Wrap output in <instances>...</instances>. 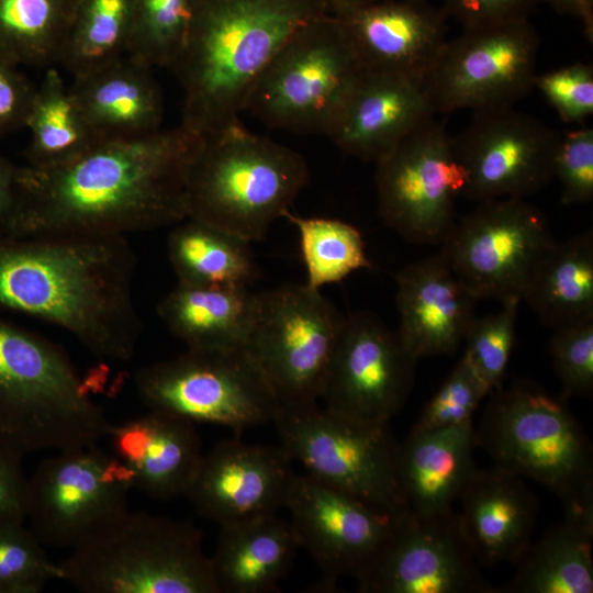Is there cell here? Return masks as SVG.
<instances>
[{
  "instance_id": "obj_1",
  "label": "cell",
  "mask_w": 593,
  "mask_h": 593,
  "mask_svg": "<svg viewBox=\"0 0 593 593\" xmlns=\"http://www.w3.org/2000/svg\"><path fill=\"white\" fill-rule=\"evenodd\" d=\"M202 137L181 124L102 142L64 165L21 167L12 237L55 233L124 235L188 217L187 187Z\"/></svg>"
},
{
  "instance_id": "obj_2",
  "label": "cell",
  "mask_w": 593,
  "mask_h": 593,
  "mask_svg": "<svg viewBox=\"0 0 593 593\" xmlns=\"http://www.w3.org/2000/svg\"><path fill=\"white\" fill-rule=\"evenodd\" d=\"M136 262L124 235L0 237V309L64 329L100 359L127 362L143 331Z\"/></svg>"
},
{
  "instance_id": "obj_3",
  "label": "cell",
  "mask_w": 593,
  "mask_h": 593,
  "mask_svg": "<svg viewBox=\"0 0 593 593\" xmlns=\"http://www.w3.org/2000/svg\"><path fill=\"white\" fill-rule=\"evenodd\" d=\"M327 12L326 0H201L172 69L183 89L180 124L202 137L239 122L280 47Z\"/></svg>"
},
{
  "instance_id": "obj_4",
  "label": "cell",
  "mask_w": 593,
  "mask_h": 593,
  "mask_svg": "<svg viewBox=\"0 0 593 593\" xmlns=\"http://www.w3.org/2000/svg\"><path fill=\"white\" fill-rule=\"evenodd\" d=\"M111 423L56 344L0 318V447L20 458L97 445Z\"/></svg>"
},
{
  "instance_id": "obj_5",
  "label": "cell",
  "mask_w": 593,
  "mask_h": 593,
  "mask_svg": "<svg viewBox=\"0 0 593 593\" xmlns=\"http://www.w3.org/2000/svg\"><path fill=\"white\" fill-rule=\"evenodd\" d=\"M489 395L474 428L494 466L546 486L564 513L593 517V449L569 399L528 381Z\"/></svg>"
},
{
  "instance_id": "obj_6",
  "label": "cell",
  "mask_w": 593,
  "mask_h": 593,
  "mask_svg": "<svg viewBox=\"0 0 593 593\" xmlns=\"http://www.w3.org/2000/svg\"><path fill=\"white\" fill-rule=\"evenodd\" d=\"M307 180L300 154L236 122L202 136L188 179V217L260 240Z\"/></svg>"
},
{
  "instance_id": "obj_7",
  "label": "cell",
  "mask_w": 593,
  "mask_h": 593,
  "mask_svg": "<svg viewBox=\"0 0 593 593\" xmlns=\"http://www.w3.org/2000/svg\"><path fill=\"white\" fill-rule=\"evenodd\" d=\"M58 564L83 593H219L202 532L144 512H123Z\"/></svg>"
},
{
  "instance_id": "obj_8",
  "label": "cell",
  "mask_w": 593,
  "mask_h": 593,
  "mask_svg": "<svg viewBox=\"0 0 593 593\" xmlns=\"http://www.w3.org/2000/svg\"><path fill=\"white\" fill-rule=\"evenodd\" d=\"M329 13L301 25L256 81L246 110L271 128L327 135L365 70Z\"/></svg>"
},
{
  "instance_id": "obj_9",
  "label": "cell",
  "mask_w": 593,
  "mask_h": 593,
  "mask_svg": "<svg viewBox=\"0 0 593 593\" xmlns=\"http://www.w3.org/2000/svg\"><path fill=\"white\" fill-rule=\"evenodd\" d=\"M133 381L147 410L234 433L272 424L281 407L246 347L188 348L175 358L143 367Z\"/></svg>"
},
{
  "instance_id": "obj_10",
  "label": "cell",
  "mask_w": 593,
  "mask_h": 593,
  "mask_svg": "<svg viewBox=\"0 0 593 593\" xmlns=\"http://www.w3.org/2000/svg\"><path fill=\"white\" fill-rule=\"evenodd\" d=\"M272 424L304 473L390 515L407 513L396 480L399 443L389 424L362 423L318 404L281 406Z\"/></svg>"
},
{
  "instance_id": "obj_11",
  "label": "cell",
  "mask_w": 593,
  "mask_h": 593,
  "mask_svg": "<svg viewBox=\"0 0 593 593\" xmlns=\"http://www.w3.org/2000/svg\"><path fill=\"white\" fill-rule=\"evenodd\" d=\"M343 316L305 283L257 294L246 349L281 406L317 404Z\"/></svg>"
},
{
  "instance_id": "obj_12",
  "label": "cell",
  "mask_w": 593,
  "mask_h": 593,
  "mask_svg": "<svg viewBox=\"0 0 593 593\" xmlns=\"http://www.w3.org/2000/svg\"><path fill=\"white\" fill-rule=\"evenodd\" d=\"M555 243L546 215L524 198H500L456 221L440 253L479 299L521 300L540 258Z\"/></svg>"
},
{
  "instance_id": "obj_13",
  "label": "cell",
  "mask_w": 593,
  "mask_h": 593,
  "mask_svg": "<svg viewBox=\"0 0 593 593\" xmlns=\"http://www.w3.org/2000/svg\"><path fill=\"white\" fill-rule=\"evenodd\" d=\"M377 164L379 214L412 244H441L456 222L466 174L445 125L428 120Z\"/></svg>"
},
{
  "instance_id": "obj_14",
  "label": "cell",
  "mask_w": 593,
  "mask_h": 593,
  "mask_svg": "<svg viewBox=\"0 0 593 593\" xmlns=\"http://www.w3.org/2000/svg\"><path fill=\"white\" fill-rule=\"evenodd\" d=\"M538 48L529 20L462 29L424 78L435 112L514 107L534 88Z\"/></svg>"
},
{
  "instance_id": "obj_15",
  "label": "cell",
  "mask_w": 593,
  "mask_h": 593,
  "mask_svg": "<svg viewBox=\"0 0 593 593\" xmlns=\"http://www.w3.org/2000/svg\"><path fill=\"white\" fill-rule=\"evenodd\" d=\"M128 471L98 444L56 451L29 479L26 519L45 547L71 549L128 510Z\"/></svg>"
},
{
  "instance_id": "obj_16",
  "label": "cell",
  "mask_w": 593,
  "mask_h": 593,
  "mask_svg": "<svg viewBox=\"0 0 593 593\" xmlns=\"http://www.w3.org/2000/svg\"><path fill=\"white\" fill-rule=\"evenodd\" d=\"M416 362L398 332L374 314L344 315L320 400L336 414L389 424L410 395Z\"/></svg>"
},
{
  "instance_id": "obj_17",
  "label": "cell",
  "mask_w": 593,
  "mask_h": 593,
  "mask_svg": "<svg viewBox=\"0 0 593 593\" xmlns=\"http://www.w3.org/2000/svg\"><path fill=\"white\" fill-rule=\"evenodd\" d=\"M560 135L514 107L474 111L452 137L455 155L466 174L462 198L482 202L524 198L553 179Z\"/></svg>"
},
{
  "instance_id": "obj_18",
  "label": "cell",
  "mask_w": 593,
  "mask_h": 593,
  "mask_svg": "<svg viewBox=\"0 0 593 593\" xmlns=\"http://www.w3.org/2000/svg\"><path fill=\"white\" fill-rule=\"evenodd\" d=\"M362 593H495L479 570L454 510L401 515L357 579Z\"/></svg>"
},
{
  "instance_id": "obj_19",
  "label": "cell",
  "mask_w": 593,
  "mask_h": 593,
  "mask_svg": "<svg viewBox=\"0 0 593 593\" xmlns=\"http://www.w3.org/2000/svg\"><path fill=\"white\" fill-rule=\"evenodd\" d=\"M284 508L300 548L309 552L328 584L362 574L401 516L306 473H295Z\"/></svg>"
},
{
  "instance_id": "obj_20",
  "label": "cell",
  "mask_w": 593,
  "mask_h": 593,
  "mask_svg": "<svg viewBox=\"0 0 593 593\" xmlns=\"http://www.w3.org/2000/svg\"><path fill=\"white\" fill-rule=\"evenodd\" d=\"M279 446L223 440L203 454L184 494L197 513L220 526L284 508L294 479Z\"/></svg>"
},
{
  "instance_id": "obj_21",
  "label": "cell",
  "mask_w": 593,
  "mask_h": 593,
  "mask_svg": "<svg viewBox=\"0 0 593 593\" xmlns=\"http://www.w3.org/2000/svg\"><path fill=\"white\" fill-rule=\"evenodd\" d=\"M366 68L425 78L447 41L448 16L428 0H326Z\"/></svg>"
},
{
  "instance_id": "obj_22",
  "label": "cell",
  "mask_w": 593,
  "mask_h": 593,
  "mask_svg": "<svg viewBox=\"0 0 593 593\" xmlns=\"http://www.w3.org/2000/svg\"><path fill=\"white\" fill-rule=\"evenodd\" d=\"M435 113L423 77L365 68L326 136L376 163Z\"/></svg>"
},
{
  "instance_id": "obj_23",
  "label": "cell",
  "mask_w": 593,
  "mask_h": 593,
  "mask_svg": "<svg viewBox=\"0 0 593 593\" xmlns=\"http://www.w3.org/2000/svg\"><path fill=\"white\" fill-rule=\"evenodd\" d=\"M398 334L415 358L454 354L463 343L478 301L439 254L396 275Z\"/></svg>"
},
{
  "instance_id": "obj_24",
  "label": "cell",
  "mask_w": 593,
  "mask_h": 593,
  "mask_svg": "<svg viewBox=\"0 0 593 593\" xmlns=\"http://www.w3.org/2000/svg\"><path fill=\"white\" fill-rule=\"evenodd\" d=\"M105 438L133 488L160 501L184 496L203 456L193 423L153 410L111 423Z\"/></svg>"
},
{
  "instance_id": "obj_25",
  "label": "cell",
  "mask_w": 593,
  "mask_h": 593,
  "mask_svg": "<svg viewBox=\"0 0 593 593\" xmlns=\"http://www.w3.org/2000/svg\"><path fill=\"white\" fill-rule=\"evenodd\" d=\"M458 500L460 528L479 564H514L532 541L539 511L523 478L477 467Z\"/></svg>"
},
{
  "instance_id": "obj_26",
  "label": "cell",
  "mask_w": 593,
  "mask_h": 593,
  "mask_svg": "<svg viewBox=\"0 0 593 593\" xmlns=\"http://www.w3.org/2000/svg\"><path fill=\"white\" fill-rule=\"evenodd\" d=\"M475 447L473 424L412 429L399 444L395 461L398 485L407 512L434 515L452 510L477 468Z\"/></svg>"
},
{
  "instance_id": "obj_27",
  "label": "cell",
  "mask_w": 593,
  "mask_h": 593,
  "mask_svg": "<svg viewBox=\"0 0 593 593\" xmlns=\"http://www.w3.org/2000/svg\"><path fill=\"white\" fill-rule=\"evenodd\" d=\"M152 70L125 55L74 77L69 89L103 141L138 137L161 128L164 101Z\"/></svg>"
},
{
  "instance_id": "obj_28",
  "label": "cell",
  "mask_w": 593,
  "mask_h": 593,
  "mask_svg": "<svg viewBox=\"0 0 593 593\" xmlns=\"http://www.w3.org/2000/svg\"><path fill=\"white\" fill-rule=\"evenodd\" d=\"M299 549L290 522L278 514L220 526L210 556L219 593L277 591Z\"/></svg>"
},
{
  "instance_id": "obj_29",
  "label": "cell",
  "mask_w": 593,
  "mask_h": 593,
  "mask_svg": "<svg viewBox=\"0 0 593 593\" xmlns=\"http://www.w3.org/2000/svg\"><path fill=\"white\" fill-rule=\"evenodd\" d=\"M257 305L247 287H206L178 282L158 303L168 329L189 349L246 347Z\"/></svg>"
},
{
  "instance_id": "obj_30",
  "label": "cell",
  "mask_w": 593,
  "mask_h": 593,
  "mask_svg": "<svg viewBox=\"0 0 593 593\" xmlns=\"http://www.w3.org/2000/svg\"><path fill=\"white\" fill-rule=\"evenodd\" d=\"M593 517L564 513L516 560L500 592L592 593Z\"/></svg>"
},
{
  "instance_id": "obj_31",
  "label": "cell",
  "mask_w": 593,
  "mask_h": 593,
  "mask_svg": "<svg viewBox=\"0 0 593 593\" xmlns=\"http://www.w3.org/2000/svg\"><path fill=\"white\" fill-rule=\"evenodd\" d=\"M522 300L552 331L593 318V233L556 242L536 265Z\"/></svg>"
},
{
  "instance_id": "obj_32",
  "label": "cell",
  "mask_w": 593,
  "mask_h": 593,
  "mask_svg": "<svg viewBox=\"0 0 593 593\" xmlns=\"http://www.w3.org/2000/svg\"><path fill=\"white\" fill-rule=\"evenodd\" d=\"M25 127L31 135L26 166L35 169L64 165L105 142L88 122L69 86L52 67L35 89Z\"/></svg>"
},
{
  "instance_id": "obj_33",
  "label": "cell",
  "mask_w": 593,
  "mask_h": 593,
  "mask_svg": "<svg viewBox=\"0 0 593 593\" xmlns=\"http://www.w3.org/2000/svg\"><path fill=\"white\" fill-rule=\"evenodd\" d=\"M249 242L187 217L170 232L168 257L178 282L206 287H247L256 277Z\"/></svg>"
},
{
  "instance_id": "obj_34",
  "label": "cell",
  "mask_w": 593,
  "mask_h": 593,
  "mask_svg": "<svg viewBox=\"0 0 593 593\" xmlns=\"http://www.w3.org/2000/svg\"><path fill=\"white\" fill-rule=\"evenodd\" d=\"M79 0H0V60L49 67L60 61Z\"/></svg>"
},
{
  "instance_id": "obj_35",
  "label": "cell",
  "mask_w": 593,
  "mask_h": 593,
  "mask_svg": "<svg viewBox=\"0 0 593 593\" xmlns=\"http://www.w3.org/2000/svg\"><path fill=\"white\" fill-rule=\"evenodd\" d=\"M133 0H79L59 64L72 77L126 55Z\"/></svg>"
},
{
  "instance_id": "obj_36",
  "label": "cell",
  "mask_w": 593,
  "mask_h": 593,
  "mask_svg": "<svg viewBox=\"0 0 593 593\" xmlns=\"http://www.w3.org/2000/svg\"><path fill=\"white\" fill-rule=\"evenodd\" d=\"M282 217L298 231L306 286L321 290L357 270L371 269L365 240L354 225L332 217H305L290 210Z\"/></svg>"
},
{
  "instance_id": "obj_37",
  "label": "cell",
  "mask_w": 593,
  "mask_h": 593,
  "mask_svg": "<svg viewBox=\"0 0 593 593\" xmlns=\"http://www.w3.org/2000/svg\"><path fill=\"white\" fill-rule=\"evenodd\" d=\"M201 0H133L126 55L172 71L186 47Z\"/></svg>"
},
{
  "instance_id": "obj_38",
  "label": "cell",
  "mask_w": 593,
  "mask_h": 593,
  "mask_svg": "<svg viewBox=\"0 0 593 593\" xmlns=\"http://www.w3.org/2000/svg\"><path fill=\"white\" fill-rule=\"evenodd\" d=\"M519 302L510 300L496 313L474 316L466 332L463 357L489 394L503 385L515 343Z\"/></svg>"
},
{
  "instance_id": "obj_39",
  "label": "cell",
  "mask_w": 593,
  "mask_h": 593,
  "mask_svg": "<svg viewBox=\"0 0 593 593\" xmlns=\"http://www.w3.org/2000/svg\"><path fill=\"white\" fill-rule=\"evenodd\" d=\"M60 579L58 562L25 523L0 525V593H40Z\"/></svg>"
},
{
  "instance_id": "obj_40",
  "label": "cell",
  "mask_w": 593,
  "mask_h": 593,
  "mask_svg": "<svg viewBox=\"0 0 593 593\" xmlns=\"http://www.w3.org/2000/svg\"><path fill=\"white\" fill-rule=\"evenodd\" d=\"M489 395L485 385L467 359L460 361L426 403L413 430H427L473 424L472 416Z\"/></svg>"
},
{
  "instance_id": "obj_41",
  "label": "cell",
  "mask_w": 593,
  "mask_h": 593,
  "mask_svg": "<svg viewBox=\"0 0 593 593\" xmlns=\"http://www.w3.org/2000/svg\"><path fill=\"white\" fill-rule=\"evenodd\" d=\"M550 354L562 395L591 398L593 393V318L552 331Z\"/></svg>"
},
{
  "instance_id": "obj_42",
  "label": "cell",
  "mask_w": 593,
  "mask_h": 593,
  "mask_svg": "<svg viewBox=\"0 0 593 593\" xmlns=\"http://www.w3.org/2000/svg\"><path fill=\"white\" fill-rule=\"evenodd\" d=\"M563 122L581 123L593 113V67L577 61L537 74L534 82Z\"/></svg>"
},
{
  "instance_id": "obj_43",
  "label": "cell",
  "mask_w": 593,
  "mask_h": 593,
  "mask_svg": "<svg viewBox=\"0 0 593 593\" xmlns=\"http://www.w3.org/2000/svg\"><path fill=\"white\" fill-rule=\"evenodd\" d=\"M553 178L561 184L563 204H582L593 199L592 127L560 135L553 158Z\"/></svg>"
},
{
  "instance_id": "obj_44",
  "label": "cell",
  "mask_w": 593,
  "mask_h": 593,
  "mask_svg": "<svg viewBox=\"0 0 593 593\" xmlns=\"http://www.w3.org/2000/svg\"><path fill=\"white\" fill-rule=\"evenodd\" d=\"M540 0H443V10L462 29L529 20Z\"/></svg>"
},
{
  "instance_id": "obj_45",
  "label": "cell",
  "mask_w": 593,
  "mask_h": 593,
  "mask_svg": "<svg viewBox=\"0 0 593 593\" xmlns=\"http://www.w3.org/2000/svg\"><path fill=\"white\" fill-rule=\"evenodd\" d=\"M35 89L18 67L0 60V141L25 127Z\"/></svg>"
},
{
  "instance_id": "obj_46",
  "label": "cell",
  "mask_w": 593,
  "mask_h": 593,
  "mask_svg": "<svg viewBox=\"0 0 593 593\" xmlns=\"http://www.w3.org/2000/svg\"><path fill=\"white\" fill-rule=\"evenodd\" d=\"M27 486L22 458L0 447V525L25 523Z\"/></svg>"
},
{
  "instance_id": "obj_47",
  "label": "cell",
  "mask_w": 593,
  "mask_h": 593,
  "mask_svg": "<svg viewBox=\"0 0 593 593\" xmlns=\"http://www.w3.org/2000/svg\"><path fill=\"white\" fill-rule=\"evenodd\" d=\"M21 167L0 155V237L12 236L21 206Z\"/></svg>"
},
{
  "instance_id": "obj_48",
  "label": "cell",
  "mask_w": 593,
  "mask_h": 593,
  "mask_svg": "<svg viewBox=\"0 0 593 593\" xmlns=\"http://www.w3.org/2000/svg\"><path fill=\"white\" fill-rule=\"evenodd\" d=\"M557 13L580 20L586 40L593 42V0H540Z\"/></svg>"
},
{
  "instance_id": "obj_49",
  "label": "cell",
  "mask_w": 593,
  "mask_h": 593,
  "mask_svg": "<svg viewBox=\"0 0 593 593\" xmlns=\"http://www.w3.org/2000/svg\"><path fill=\"white\" fill-rule=\"evenodd\" d=\"M348 2H355V3H370V2H378V1H385V0H344Z\"/></svg>"
}]
</instances>
